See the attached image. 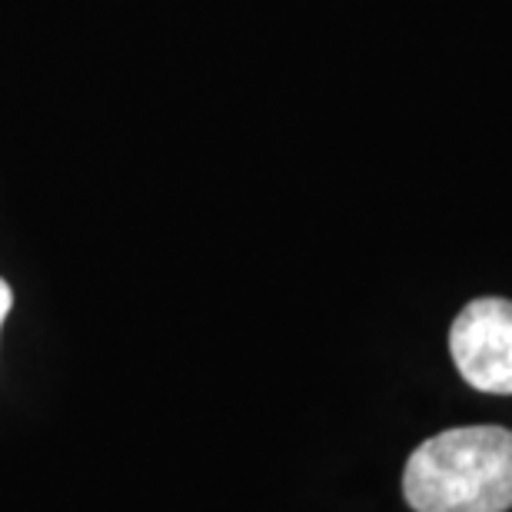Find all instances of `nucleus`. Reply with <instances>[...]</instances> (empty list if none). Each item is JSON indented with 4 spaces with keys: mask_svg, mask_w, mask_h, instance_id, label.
Here are the masks:
<instances>
[{
    "mask_svg": "<svg viewBox=\"0 0 512 512\" xmlns=\"http://www.w3.org/2000/svg\"><path fill=\"white\" fill-rule=\"evenodd\" d=\"M449 353L459 376L483 393H512V303L483 296L453 320Z\"/></svg>",
    "mask_w": 512,
    "mask_h": 512,
    "instance_id": "f03ea898",
    "label": "nucleus"
},
{
    "mask_svg": "<svg viewBox=\"0 0 512 512\" xmlns=\"http://www.w3.org/2000/svg\"><path fill=\"white\" fill-rule=\"evenodd\" d=\"M10 306H14V290H10V283L0 276V330H4V320H7Z\"/></svg>",
    "mask_w": 512,
    "mask_h": 512,
    "instance_id": "7ed1b4c3",
    "label": "nucleus"
},
{
    "mask_svg": "<svg viewBox=\"0 0 512 512\" xmlns=\"http://www.w3.org/2000/svg\"><path fill=\"white\" fill-rule=\"evenodd\" d=\"M403 493L416 512L512 509V433L459 426L426 439L406 463Z\"/></svg>",
    "mask_w": 512,
    "mask_h": 512,
    "instance_id": "f257e3e1",
    "label": "nucleus"
}]
</instances>
